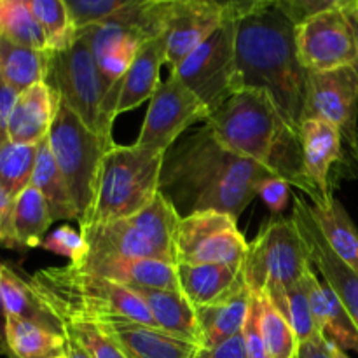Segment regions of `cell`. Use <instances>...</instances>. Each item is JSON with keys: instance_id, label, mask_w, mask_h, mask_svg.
<instances>
[{"instance_id": "6da1fadb", "label": "cell", "mask_w": 358, "mask_h": 358, "mask_svg": "<svg viewBox=\"0 0 358 358\" xmlns=\"http://www.w3.org/2000/svg\"><path fill=\"white\" fill-rule=\"evenodd\" d=\"M273 175L264 164L231 152L206 126L164 154L159 192L180 217L219 212L240 219L257 198V187Z\"/></svg>"}, {"instance_id": "7a4b0ae2", "label": "cell", "mask_w": 358, "mask_h": 358, "mask_svg": "<svg viewBox=\"0 0 358 358\" xmlns=\"http://www.w3.org/2000/svg\"><path fill=\"white\" fill-rule=\"evenodd\" d=\"M236 65L241 90L264 93L287 128L299 135L308 100V70L297 55L296 24L275 2H247L236 20Z\"/></svg>"}, {"instance_id": "3957f363", "label": "cell", "mask_w": 358, "mask_h": 358, "mask_svg": "<svg viewBox=\"0 0 358 358\" xmlns=\"http://www.w3.org/2000/svg\"><path fill=\"white\" fill-rule=\"evenodd\" d=\"M28 282L63 324L131 320L156 327L152 315L133 290L73 264L41 269Z\"/></svg>"}, {"instance_id": "277c9868", "label": "cell", "mask_w": 358, "mask_h": 358, "mask_svg": "<svg viewBox=\"0 0 358 358\" xmlns=\"http://www.w3.org/2000/svg\"><path fill=\"white\" fill-rule=\"evenodd\" d=\"M164 154L136 143L107 150L98 177L94 201L83 226L115 222L142 212L159 192Z\"/></svg>"}, {"instance_id": "5b68a950", "label": "cell", "mask_w": 358, "mask_h": 358, "mask_svg": "<svg viewBox=\"0 0 358 358\" xmlns=\"http://www.w3.org/2000/svg\"><path fill=\"white\" fill-rule=\"evenodd\" d=\"M205 126L231 152L264 164L268 170L280 145L289 136H299L287 128L273 101L255 90L233 94L208 115Z\"/></svg>"}, {"instance_id": "8992f818", "label": "cell", "mask_w": 358, "mask_h": 358, "mask_svg": "<svg viewBox=\"0 0 358 358\" xmlns=\"http://www.w3.org/2000/svg\"><path fill=\"white\" fill-rule=\"evenodd\" d=\"M180 219L166 196L157 192L142 212L115 222L83 226L80 234L90 252L177 264L175 234Z\"/></svg>"}, {"instance_id": "52a82bcc", "label": "cell", "mask_w": 358, "mask_h": 358, "mask_svg": "<svg viewBox=\"0 0 358 358\" xmlns=\"http://www.w3.org/2000/svg\"><path fill=\"white\" fill-rule=\"evenodd\" d=\"M313 268L299 231L290 219H271L248 245L241 275L252 292H264L283 311L290 289Z\"/></svg>"}, {"instance_id": "ba28073f", "label": "cell", "mask_w": 358, "mask_h": 358, "mask_svg": "<svg viewBox=\"0 0 358 358\" xmlns=\"http://www.w3.org/2000/svg\"><path fill=\"white\" fill-rule=\"evenodd\" d=\"M48 142L76 203L79 213L77 222L83 224L93 206L105 154L115 143H108L87 128L77 117L76 112L70 110L59 100L56 103L55 121L48 135Z\"/></svg>"}, {"instance_id": "9c48e42d", "label": "cell", "mask_w": 358, "mask_h": 358, "mask_svg": "<svg viewBox=\"0 0 358 358\" xmlns=\"http://www.w3.org/2000/svg\"><path fill=\"white\" fill-rule=\"evenodd\" d=\"M45 84L87 128L114 143L112 129L101 114L105 87L86 31H79L66 49L51 52Z\"/></svg>"}, {"instance_id": "30bf717a", "label": "cell", "mask_w": 358, "mask_h": 358, "mask_svg": "<svg viewBox=\"0 0 358 358\" xmlns=\"http://www.w3.org/2000/svg\"><path fill=\"white\" fill-rule=\"evenodd\" d=\"M170 76L180 79L208 107L210 114L241 91L236 65V20L224 23Z\"/></svg>"}, {"instance_id": "8fae6325", "label": "cell", "mask_w": 358, "mask_h": 358, "mask_svg": "<svg viewBox=\"0 0 358 358\" xmlns=\"http://www.w3.org/2000/svg\"><path fill=\"white\" fill-rule=\"evenodd\" d=\"M304 119H318L334 126L343 140V164L348 170H358V76L355 66L320 73L308 72Z\"/></svg>"}, {"instance_id": "7c38bea8", "label": "cell", "mask_w": 358, "mask_h": 358, "mask_svg": "<svg viewBox=\"0 0 358 358\" xmlns=\"http://www.w3.org/2000/svg\"><path fill=\"white\" fill-rule=\"evenodd\" d=\"M236 222L231 215L219 212L182 217L175 234L177 264H220L241 269L248 243Z\"/></svg>"}, {"instance_id": "4fadbf2b", "label": "cell", "mask_w": 358, "mask_h": 358, "mask_svg": "<svg viewBox=\"0 0 358 358\" xmlns=\"http://www.w3.org/2000/svg\"><path fill=\"white\" fill-rule=\"evenodd\" d=\"M348 2L341 0L334 9L324 10L296 27L297 55L310 73L355 65L357 37Z\"/></svg>"}, {"instance_id": "5bb4252c", "label": "cell", "mask_w": 358, "mask_h": 358, "mask_svg": "<svg viewBox=\"0 0 358 358\" xmlns=\"http://www.w3.org/2000/svg\"><path fill=\"white\" fill-rule=\"evenodd\" d=\"M208 107L175 76L159 83L149 100L136 145L166 154L178 136L196 122L206 121Z\"/></svg>"}, {"instance_id": "9a60e30c", "label": "cell", "mask_w": 358, "mask_h": 358, "mask_svg": "<svg viewBox=\"0 0 358 358\" xmlns=\"http://www.w3.org/2000/svg\"><path fill=\"white\" fill-rule=\"evenodd\" d=\"M247 2L175 0L166 30V63L177 69L224 23L238 20Z\"/></svg>"}, {"instance_id": "2e32d148", "label": "cell", "mask_w": 358, "mask_h": 358, "mask_svg": "<svg viewBox=\"0 0 358 358\" xmlns=\"http://www.w3.org/2000/svg\"><path fill=\"white\" fill-rule=\"evenodd\" d=\"M292 220L306 247L310 261L324 276V283L338 296L358 327V273L332 252L310 212V203L296 198Z\"/></svg>"}, {"instance_id": "e0dca14e", "label": "cell", "mask_w": 358, "mask_h": 358, "mask_svg": "<svg viewBox=\"0 0 358 358\" xmlns=\"http://www.w3.org/2000/svg\"><path fill=\"white\" fill-rule=\"evenodd\" d=\"M166 63V34L143 42L126 76L103 98L101 114L112 129L115 117L150 100L159 86V70Z\"/></svg>"}, {"instance_id": "ac0fdd59", "label": "cell", "mask_w": 358, "mask_h": 358, "mask_svg": "<svg viewBox=\"0 0 358 358\" xmlns=\"http://www.w3.org/2000/svg\"><path fill=\"white\" fill-rule=\"evenodd\" d=\"M73 266L122 287H145V289L180 292L175 264L154 261V259H131L87 250L83 261Z\"/></svg>"}, {"instance_id": "d6986e66", "label": "cell", "mask_w": 358, "mask_h": 358, "mask_svg": "<svg viewBox=\"0 0 358 358\" xmlns=\"http://www.w3.org/2000/svg\"><path fill=\"white\" fill-rule=\"evenodd\" d=\"M299 140L304 171L317 192V201L311 205L327 206L334 199L329 175L336 163L345 161L341 135L329 122L304 119L299 129Z\"/></svg>"}, {"instance_id": "ffe728a7", "label": "cell", "mask_w": 358, "mask_h": 358, "mask_svg": "<svg viewBox=\"0 0 358 358\" xmlns=\"http://www.w3.org/2000/svg\"><path fill=\"white\" fill-rule=\"evenodd\" d=\"M128 358H191L198 345L178 336L131 320L100 324Z\"/></svg>"}, {"instance_id": "44dd1931", "label": "cell", "mask_w": 358, "mask_h": 358, "mask_svg": "<svg viewBox=\"0 0 358 358\" xmlns=\"http://www.w3.org/2000/svg\"><path fill=\"white\" fill-rule=\"evenodd\" d=\"M250 299L252 290L245 282L240 269L238 282L234 283L229 292L219 297L215 303L196 310L199 332H201L199 348H213L233 336L240 334L245 320H247Z\"/></svg>"}, {"instance_id": "7402d4cb", "label": "cell", "mask_w": 358, "mask_h": 358, "mask_svg": "<svg viewBox=\"0 0 358 358\" xmlns=\"http://www.w3.org/2000/svg\"><path fill=\"white\" fill-rule=\"evenodd\" d=\"M55 93L45 83H38L17 96L9 121V142L38 145L48 138L56 114Z\"/></svg>"}, {"instance_id": "603a6c76", "label": "cell", "mask_w": 358, "mask_h": 358, "mask_svg": "<svg viewBox=\"0 0 358 358\" xmlns=\"http://www.w3.org/2000/svg\"><path fill=\"white\" fill-rule=\"evenodd\" d=\"M128 289L143 301L156 322V327L198 346L201 345V332H199L196 310L185 299L184 294L175 292V290L145 289V287H128Z\"/></svg>"}, {"instance_id": "cb8c5ba5", "label": "cell", "mask_w": 358, "mask_h": 358, "mask_svg": "<svg viewBox=\"0 0 358 358\" xmlns=\"http://www.w3.org/2000/svg\"><path fill=\"white\" fill-rule=\"evenodd\" d=\"M0 296L6 317L31 322L48 331L65 334L63 322L38 299L30 282L7 264H0Z\"/></svg>"}, {"instance_id": "d4e9b609", "label": "cell", "mask_w": 358, "mask_h": 358, "mask_svg": "<svg viewBox=\"0 0 358 358\" xmlns=\"http://www.w3.org/2000/svg\"><path fill=\"white\" fill-rule=\"evenodd\" d=\"M180 292L194 310L215 303L238 282L240 269L220 264H177Z\"/></svg>"}, {"instance_id": "484cf974", "label": "cell", "mask_w": 358, "mask_h": 358, "mask_svg": "<svg viewBox=\"0 0 358 358\" xmlns=\"http://www.w3.org/2000/svg\"><path fill=\"white\" fill-rule=\"evenodd\" d=\"M31 185L44 196L52 220H79L76 203L70 189L56 164L48 138L38 143L37 163H35Z\"/></svg>"}, {"instance_id": "4316f807", "label": "cell", "mask_w": 358, "mask_h": 358, "mask_svg": "<svg viewBox=\"0 0 358 358\" xmlns=\"http://www.w3.org/2000/svg\"><path fill=\"white\" fill-rule=\"evenodd\" d=\"M51 52L23 48L0 37V77L17 93L45 83Z\"/></svg>"}, {"instance_id": "83f0119b", "label": "cell", "mask_w": 358, "mask_h": 358, "mask_svg": "<svg viewBox=\"0 0 358 358\" xmlns=\"http://www.w3.org/2000/svg\"><path fill=\"white\" fill-rule=\"evenodd\" d=\"M7 318L6 338L13 358H66L65 334L48 331L31 322Z\"/></svg>"}, {"instance_id": "f1b7e54d", "label": "cell", "mask_w": 358, "mask_h": 358, "mask_svg": "<svg viewBox=\"0 0 358 358\" xmlns=\"http://www.w3.org/2000/svg\"><path fill=\"white\" fill-rule=\"evenodd\" d=\"M310 212L332 252L358 273V229L345 206L334 198L327 206L310 203Z\"/></svg>"}, {"instance_id": "f546056e", "label": "cell", "mask_w": 358, "mask_h": 358, "mask_svg": "<svg viewBox=\"0 0 358 358\" xmlns=\"http://www.w3.org/2000/svg\"><path fill=\"white\" fill-rule=\"evenodd\" d=\"M52 222L44 196L34 185H28L14 199L13 231L17 248L41 247Z\"/></svg>"}, {"instance_id": "4dcf8cb0", "label": "cell", "mask_w": 358, "mask_h": 358, "mask_svg": "<svg viewBox=\"0 0 358 358\" xmlns=\"http://www.w3.org/2000/svg\"><path fill=\"white\" fill-rule=\"evenodd\" d=\"M0 37L23 48L48 51L45 35L28 0H0Z\"/></svg>"}, {"instance_id": "1f68e13d", "label": "cell", "mask_w": 358, "mask_h": 358, "mask_svg": "<svg viewBox=\"0 0 358 358\" xmlns=\"http://www.w3.org/2000/svg\"><path fill=\"white\" fill-rule=\"evenodd\" d=\"M259 303V322L269 358H297L299 341L282 311L264 292H254Z\"/></svg>"}, {"instance_id": "d6a6232c", "label": "cell", "mask_w": 358, "mask_h": 358, "mask_svg": "<svg viewBox=\"0 0 358 358\" xmlns=\"http://www.w3.org/2000/svg\"><path fill=\"white\" fill-rule=\"evenodd\" d=\"M38 145L6 142L0 145V187L16 199L31 185Z\"/></svg>"}, {"instance_id": "836d02e7", "label": "cell", "mask_w": 358, "mask_h": 358, "mask_svg": "<svg viewBox=\"0 0 358 358\" xmlns=\"http://www.w3.org/2000/svg\"><path fill=\"white\" fill-rule=\"evenodd\" d=\"M28 7L44 31L49 52L63 51L72 44L76 30L65 0H28Z\"/></svg>"}, {"instance_id": "e575fe53", "label": "cell", "mask_w": 358, "mask_h": 358, "mask_svg": "<svg viewBox=\"0 0 358 358\" xmlns=\"http://www.w3.org/2000/svg\"><path fill=\"white\" fill-rule=\"evenodd\" d=\"M76 35L114 20L129 0H65Z\"/></svg>"}, {"instance_id": "d590c367", "label": "cell", "mask_w": 358, "mask_h": 358, "mask_svg": "<svg viewBox=\"0 0 358 358\" xmlns=\"http://www.w3.org/2000/svg\"><path fill=\"white\" fill-rule=\"evenodd\" d=\"M90 358H128L115 339L100 324H63Z\"/></svg>"}, {"instance_id": "8d00e7d4", "label": "cell", "mask_w": 358, "mask_h": 358, "mask_svg": "<svg viewBox=\"0 0 358 358\" xmlns=\"http://www.w3.org/2000/svg\"><path fill=\"white\" fill-rule=\"evenodd\" d=\"M282 313L283 317L289 320L294 332H296V338L297 341H299V345L322 336L320 332L317 331V325H315L310 301H308L306 292H304L303 282L297 283L294 289H290L289 292H287L285 306H283Z\"/></svg>"}, {"instance_id": "74e56055", "label": "cell", "mask_w": 358, "mask_h": 358, "mask_svg": "<svg viewBox=\"0 0 358 358\" xmlns=\"http://www.w3.org/2000/svg\"><path fill=\"white\" fill-rule=\"evenodd\" d=\"M142 44L143 42L136 37L126 38V41H122L121 44L112 48L110 51H107L101 58L96 59L101 83H103L105 87V94L126 76V72L131 66L133 59H135L136 52L142 48Z\"/></svg>"}, {"instance_id": "f35d334b", "label": "cell", "mask_w": 358, "mask_h": 358, "mask_svg": "<svg viewBox=\"0 0 358 358\" xmlns=\"http://www.w3.org/2000/svg\"><path fill=\"white\" fill-rule=\"evenodd\" d=\"M44 250L51 252V254L62 255V257L70 259V264H77L83 261L84 255L87 254V243L83 238L80 231L77 233L70 226H62L51 233L49 236L44 238L41 245Z\"/></svg>"}, {"instance_id": "ab89813d", "label": "cell", "mask_w": 358, "mask_h": 358, "mask_svg": "<svg viewBox=\"0 0 358 358\" xmlns=\"http://www.w3.org/2000/svg\"><path fill=\"white\" fill-rule=\"evenodd\" d=\"M341 3V0H276L275 6L292 21L296 27L308 21L310 17L334 9Z\"/></svg>"}, {"instance_id": "60d3db41", "label": "cell", "mask_w": 358, "mask_h": 358, "mask_svg": "<svg viewBox=\"0 0 358 358\" xmlns=\"http://www.w3.org/2000/svg\"><path fill=\"white\" fill-rule=\"evenodd\" d=\"M241 336H243L247 358H269L264 338H262L261 322H259V303L254 292H252L250 308H248L247 320L241 329Z\"/></svg>"}, {"instance_id": "b9f144b4", "label": "cell", "mask_w": 358, "mask_h": 358, "mask_svg": "<svg viewBox=\"0 0 358 358\" xmlns=\"http://www.w3.org/2000/svg\"><path fill=\"white\" fill-rule=\"evenodd\" d=\"M257 196L273 213H282L290 198V185L280 177H269L257 187Z\"/></svg>"}, {"instance_id": "7bdbcfd3", "label": "cell", "mask_w": 358, "mask_h": 358, "mask_svg": "<svg viewBox=\"0 0 358 358\" xmlns=\"http://www.w3.org/2000/svg\"><path fill=\"white\" fill-rule=\"evenodd\" d=\"M191 358H247L243 336L240 332L213 348H196Z\"/></svg>"}, {"instance_id": "ee69618b", "label": "cell", "mask_w": 358, "mask_h": 358, "mask_svg": "<svg viewBox=\"0 0 358 358\" xmlns=\"http://www.w3.org/2000/svg\"><path fill=\"white\" fill-rule=\"evenodd\" d=\"M20 93L0 77V145L9 142V121Z\"/></svg>"}, {"instance_id": "f6af8a7d", "label": "cell", "mask_w": 358, "mask_h": 358, "mask_svg": "<svg viewBox=\"0 0 358 358\" xmlns=\"http://www.w3.org/2000/svg\"><path fill=\"white\" fill-rule=\"evenodd\" d=\"M14 199L0 187V247L17 248L13 231Z\"/></svg>"}, {"instance_id": "bcb514c9", "label": "cell", "mask_w": 358, "mask_h": 358, "mask_svg": "<svg viewBox=\"0 0 358 358\" xmlns=\"http://www.w3.org/2000/svg\"><path fill=\"white\" fill-rule=\"evenodd\" d=\"M297 358H332L329 343L324 336L311 339V341L299 345V353Z\"/></svg>"}, {"instance_id": "7dc6e473", "label": "cell", "mask_w": 358, "mask_h": 358, "mask_svg": "<svg viewBox=\"0 0 358 358\" xmlns=\"http://www.w3.org/2000/svg\"><path fill=\"white\" fill-rule=\"evenodd\" d=\"M6 310H3L2 296H0V357L9 355V348H7V338H6Z\"/></svg>"}, {"instance_id": "c3c4849f", "label": "cell", "mask_w": 358, "mask_h": 358, "mask_svg": "<svg viewBox=\"0 0 358 358\" xmlns=\"http://www.w3.org/2000/svg\"><path fill=\"white\" fill-rule=\"evenodd\" d=\"M66 338V358H90L83 346L76 341L70 334H65Z\"/></svg>"}, {"instance_id": "681fc988", "label": "cell", "mask_w": 358, "mask_h": 358, "mask_svg": "<svg viewBox=\"0 0 358 358\" xmlns=\"http://www.w3.org/2000/svg\"><path fill=\"white\" fill-rule=\"evenodd\" d=\"M348 10H350V16H352L353 21V28H355V37H357V59H355V70H357V76H358V2H348Z\"/></svg>"}, {"instance_id": "f907efd6", "label": "cell", "mask_w": 358, "mask_h": 358, "mask_svg": "<svg viewBox=\"0 0 358 358\" xmlns=\"http://www.w3.org/2000/svg\"><path fill=\"white\" fill-rule=\"evenodd\" d=\"M329 343V341H327ZM329 350H331V353H332V358H352L348 355V353L346 352H343L341 348H338V346L336 345H332V343H329Z\"/></svg>"}, {"instance_id": "816d5d0a", "label": "cell", "mask_w": 358, "mask_h": 358, "mask_svg": "<svg viewBox=\"0 0 358 358\" xmlns=\"http://www.w3.org/2000/svg\"><path fill=\"white\" fill-rule=\"evenodd\" d=\"M9 358H13V357H9Z\"/></svg>"}]
</instances>
